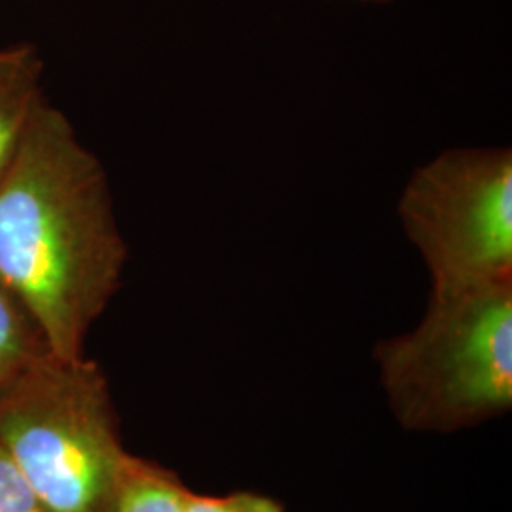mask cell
Segmentation results:
<instances>
[{"label": "cell", "instance_id": "obj_1", "mask_svg": "<svg viewBox=\"0 0 512 512\" xmlns=\"http://www.w3.org/2000/svg\"><path fill=\"white\" fill-rule=\"evenodd\" d=\"M126 262L107 171L46 99L0 177V281L48 351L74 359L118 293Z\"/></svg>", "mask_w": 512, "mask_h": 512}, {"label": "cell", "instance_id": "obj_2", "mask_svg": "<svg viewBox=\"0 0 512 512\" xmlns=\"http://www.w3.org/2000/svg\"><path fill=\"white\" fill-rule=\"evenodd\" d=\"M0 448L52 512H112L131 454L109 380L46 351L0 387Z\"/></svg>", "mask_w": 512, "mask_h": 512}, {"label": "cell", "instance_id": "obj_3", "mask_svg": "<svg viewBox=\"0 0 512 512\" xmlns=\"http://www.w3.org/2000/svg\"><path fill=\"white\" fill-rule=\"evenodd\" d=\"M406 429L454 433L512 406V281L431 293L420 325L374 349Z\"/></svg>", "mask_w": 512, "mask_h": 512}, {"label": "cell", "instance_id": "obj_4", "mask_svg": "<svg viewBox=\"0 0 512 512\" xmlns=\"http://www.w3.org/2000/svg\"><path fill=\"white\" fill-rule=\"evenodd\" d=\"M431 293L512 281V150L452 148L420 165L399 198Z\"/></svg>", "mask_w": 512, "mask_h": 512}, {"label": "cell", "instance_id": "obj_5", "mask_svg": "<svg viewBox=\"0 0 512 512\" xmlns=\"http://www.w3.org/2000/svg\"><path fill=\"white\" fill-rule=\"evenodd\" d=\"M42 80L44 59L33 44L0 48V177L46 101Z\"/></svg>", "mask_w": 512, "mask_h": 512}, {"label": "cell", "instance_id": "obj_6", "mask_svg": "<svg viewBox=\"0 0 512 512\" xmlns=\"http://www.w3.org/2000/svg\"><path fill=\"white\" fill-rule=\"evenodd\" d=\"M188 494L173 471L131 456L112 512H184Z\"/></svg>", "mask_w": 512, "mask_h": 512}, {"label": "cell", "instance_id": "obj_7", "mask_svg": "<svg viewBox=\"0 0 512 512\" xmlns=\"http://www.w3.org/2000/svg\"><path fill=\"white\" fill-rule=\"evenodd\" d=\"M46 351L35 321L0 281V387Z\"/></svg>", "mask_w": 512, "mask_h": 512}, {"label": "cell", "instance_id": "obj_8", "mask_svg": "<svg viewBox=\"0 0 512 512\" xmlns=\"http://www.w3.org/2000/svg\"><path fill=\"white\" fill-rule=\"evenodd\" d=\"M184 512H285V509L272 497L255 492H234L220 497L190 492Z\"/></svg>", "mask_w": 512, "mask_h": 512}, {"label": "cell", "instance_id": "obj_9", "mask_svg": "<svg viewBox=\"0 0 512 512\" xmlns=\"http://www.w3.org/2000/svg\"><path fill=\"white\" fill-rule=\"evenodd\" d=\"M0 512H52L0 448Z\"/></svg>", "mask_w": 512, "mask_h": 512}, {"label": "cell", "instance_id": "obj_10", "mask_svg": "<svg viewBox=\"0 0 512 512\" xmlns=\"http://www.w3.org/2000/svg\"><path fill=\"white\" fill-rule=\"evenodd\" d=\"M361 2H389V0H361Z\"/></svg>", "mask_w": 512, "mask_h": 512}]
</instances>
